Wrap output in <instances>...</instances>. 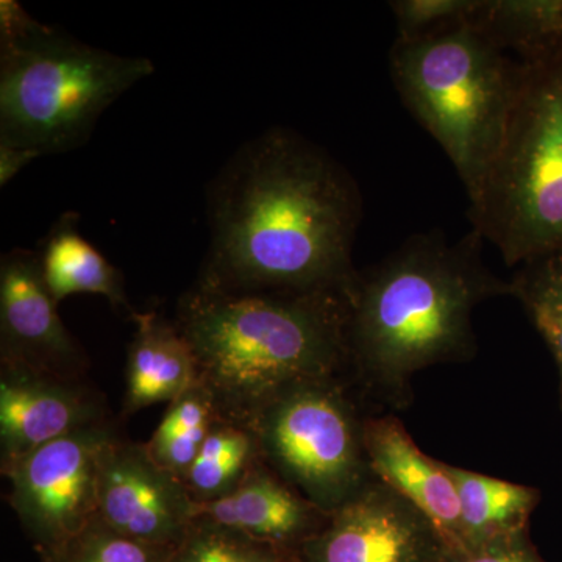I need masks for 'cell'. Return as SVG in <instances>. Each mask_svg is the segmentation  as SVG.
Masks as SVG:
<instances>
[{"instance_id": "obj_1", "label": "cell", "mask_w": 562, "mask_h": 562, "mask_svg": "<svg viewBox=\"0 0 562 562\" xmlns=\"http://www.w3.org/2000/svg\"><path fill=\"white\" fill-rule=\"evenodd\" d=\"M210 249L199 283L228 292H342L357 277V181L288 128L247 140L211 181Z\"/></svg>"}, {"instance_id": "obj_2", "label": "cell", "mask_w": 562, "mask_h": 562, "mask_svg": "<svg viewBox=\"0 0 562 562\" xmlns=\"http://www.w3.org/2000/svg\"><path fill=\"white\" fill-rule=\"evenodd\" d=\"M475 231L450 241L439 231L416 233L347 291L349 372L366 406L386 413L413 402V376L475 357L472 316L480 303L509 295L484 265Z\"/></svg>"}, {"instance_id": "obj_3", "label": "cell", "mask_w": 562, "mask_h": 562, "mask_svg": "<svg viewBox=\"0 0 562 562\" xmlns=\"http://www.w3.org/2000/svg\"><path fill=\"white\" fill-rule=\"evenodd\" d=\"M173 322L221 416L247 427L290 384L349 372L342 292H228L195 281Z\"/></svg>"}, {"instance_id": "obj_4", "label": "cell", "mask_w": 562, "mask_h": 562, "mask_svg": "<svg viewBox=\"0 0 562 562\" xmlns=\"http://www.w3.org/2000/svg\"><path fill=\"white\" fill-rule=\"evenodd\" d=\"M155 72L146 57L81 43L0 2V144L44 155L83 146L103 113Z\"/></svg>"}, {"instance_id": "obj_5", "label": "cell", "mask_w": 562, "mask_h": 562, "mask_svg": "<svg viewBox=\"0 0 562 562\" xmlns=\"http://www.w3.org/2000/svg\"><path fill=\"white\" fill-rule=\"evenodd\" d=\"M390 72L403 105L438 140L469 198L501 149L522 63L465 24L430 40H395Z\"/></svg>"}, {"instance_id": "obj_6", "label": "cell", "mask_w": 562, "mask_h": 562, "mask_svg": "<svg viewBox=\"0 0 562 562\" xmlns=\"http://www.w3.org/2000/svg\"><path fill=\"white\" fill-rule=\"evenodd\" d=\"M468 214L509 268L562 250V52L522 63L501 149Z\"/></svg>"}, {"instance_id": "obj_7", "label": "cell", "mask_w": 562, "mask_h": 562, "mask_svg": "<svg viewBox=\"0 0 562 562\" xmlns=\"http://www.w3.org/2000/svg\"><path fill=\"white\" fill-rule=\"evenodd\" d=\"M364 408L347 376L303 380L269 398L249 427L262 461L331 514L375 479L366 452Z\"/></svg>"}, {"instance_id": "obj_8", "label": "cell", "mask_w": 562, "mask_h": 562, "mask_svg": "<svg viewBox=\"0 0 562 562\" xmlns=\"http://www.w3.org/2000/svg\"><path fill=\"white\" fill-rule=\"evenodd\" d=\"M114 419L55 439L2 472L9 503L38 557L54 552L98 516L99 454L120 435Z\"/></svg>"}, {"instance_id": "obj_9", "label": "cell", "mask_w": 562, "mask_h": 562, "mask_svg": "<svg viewBox=\"0 0 562 562\" xmlns=\"http://www.w3.org/2000/svg\"><path fill=\"white\" fill-rule=\"evenodd\" d=\"M447 542L413 503L373 479L324 530L299 550V562H441Z\"/></svg>"}, {"instance_id": "obj_10", "label": "cell", "mask_w": 562, "mask_h": 562, "mask_svg": "<svg viewBox=\"0 0 562 562\" xmlns=\"http://www.w3.org/2000/svg\"><path fill=\"white\" fill-rule=\"evenodd\" d=\"M98 517L128 538L177 547L194 522L195 503L144 443L120 432L99 454Z\"/></svg>"}, {"instance_id": "obj_11", "label": "cell", "mask_w": 562, "mask_h": 562, "mask_svg": "<svg viewBox=\"0 0 562 562\" xmlns=\"http://www.w3.org/2000/svg\"><path fill=\"white\" fill-rule=\"evenodd\" d=\"M0 362L74 380L90 368L44 283L38 251L13 249L0 260Z\"/></svg>"}, {"instance_id": "obj_12", "label": "cell", "mask_w": 562, "mask_h": 562, "mask_svg": "<svg viewBox=\"0 0 562 562\" xmlns=\"http://www.w3.org/2000/svg\"><path fill=\"white\" fill-rule=\"evenodd\" d=\"M113 419L85 380L0 362V472L44 443Z\"/></svg>"}, {"instance_id": "obj_13", "label": "cell", "mask_w": 562, "mask_h": 562, "mask_svg": "<svg viewBox=\"0 0 562 562\" xmlns=\"http://www.w3.org/2000/svg\"><path fill=\"white\" fill-rule=\"evenodd\" d=\"M364 443L373 476L436 525L449 549L462 543L461 506L442 461L422 452L394 413H369Z\"/></svg>"}, {"instance_id": "obj_14", "label": "cell", "mask_w": 562, "mask_h": 562, "mask_svg": "<svg viewBox=\"0 0 562 562\" xmlns=\"http://www.w3.org/2000/svg\"><path fill=\"white\" fill-rule=\"evenodd\" d=\"M330 516L284 482L265 461L255 465L227 497L195 505V517H205L297 554L324 530Z\"/></svg>"}, {"instance_id": "obj_15", "label": "cell", "mask_w": 562, "mask_h": 562, "mask_svg": "<svg viewBox=\"0 0 562 562\" xmlns=\"http://www.w3.org/2000/svg\"><path fill=\"white\" fill-rule=\"evenodd\" d=\"M135 333L125 366L124 414L171 403L199 383L198 362L176 322L161 314L132 313Z\"/></svg>"}, {"instance_id": "obj_16", "label": "cell", "mask_w": 562, "mask_h": 562, "mask_svg": "<svg viewBox=\"0 0 562 562\" xmlns=\"http://www.w3.org/2000/svg\"><path fill=\"white\" fill-rule=\"evenodd\" d=\"M77 222L79 216L74 213L58 217L38 251L41 273L52 297L60 303L76 294L102 295L114 310L132 316L120 269L83 238Z\"/></svg>"}, {"instance_id": "obj_17", "label": "cell", "mask_w": 562, "mask_h": 562, "mask_svg": "<svg viewBox=\"0 0 562 562\" xmlns=\"http://www.w3.org/2000/svg\"><path fill=\"white\" fill-rule=\"evenodd\" d=\"M461 506L462 543L458 549L530 531L541 491L442 462Z\"/></svg>"}, {"instance_id": "obj_18", "label": "cell", "mask_w": 562, "mask_h": 562, "mask_svg": "<svg viewBox=\"0 0 562 562\" xmlns=\"http://www.w3.org/2000/svg\"><path fill=\"white\" fill-rule=\"evenodd\" d=\"M468 24L525 65L562 52V0H476Z\"/></svg>"}, {"instance_id": "obj_19", "label": "cell", "mask_w": 562, "mask_h": 562, "mask_svg": "<svg viewBox=\"0 0 562 562\" xmlns=\"http://www.w3.org/2000/svg\"><path fill=\"white\" fill-rule=\"evenodd\" d=\"M261 461L254 430L220 417L183 483L195 505L216 502L232 494Z\"/></svg>"}, {"instance_id": "obj_20", "label": "cell", "mask_w": 562, "mask_h": 562, "mask_svg": "<svg viewBox=\"0 0 562 562\" xmlns=\"http://www.w3.org/2000/svg\"><path fill=\"white\" fill-rule=\"evenodd\" d=\"M220 417L210 391L201 383L194 384L169 403L160 425L144 447L151 460L183 482Z\"/></svg>"}, {"instance_id": "obj_21", "label": "cell", "mask_w": 562, "mask_h": 562, "mask_svg": "<svg viewBox=\"0 0 562 562\" xmlns=\"http://www.w3.org/2000/svg\"><path fill=\"white\" fill-rule=\"evenodd\" d=\"M509 295L522 303L552 351L560 375L562 409V250L522 262L509 279Z\"/></svg>"}, {"instance_id": "obj_22", "label": "cell", "mask_w": 562, "mask_h": 562, "mask_svg": "<svg viewBox=\"0 0 562 562\" xmlns=\"http://www.w3.org/2000/svg\"><path fill=\"white\" fill-rule=\"evenodd\" d=\"M169 562H299V554L195 517Z\"/></svg>"}, {"instance_id": "obj_23", "label": "cell", "mask_w": 562, "mask_h": 562, "mask_svg": "<svg viewBox=\"0 0 562 562\" xmlns=\"http://www.w3.org/2000/svg\"><path fill=\"white\" fill-rule=\"evenodd\" d=\"M176 547L157 546L113 530L98 516L43 562H169Z\"/></svg>"}, {"instance_id": "obj_24", "label": "cell", "mask_w": 562, "mask_h": 562, "mask_svg": "<svg viewBox=\"0 0 562 562\" xmlns=\"http://www.w3.org/2000/svg\"><path fill=\"white\" fill-rule=\"evenodd\" d=\"M476 0H392L397 41L430 40L468 24Z\"/></svg>"}, {"instance_id": "obj_25", "label": "cell", "mask_w": 562, "mask_h": 562, "mask_svg": "<svg viewBox=\"0 0 562 562\" xmlns=\"http://www.w3.org/2000/svg\"><path fill=\"white\" fill-rule=\"evenodd\" d=\"M441 562H546L532 546L530 531L505 536L464 549H447Z\"/></svg>"}, {"instance_id": "obj_26", "label": "cell", "mask_w": 562, "mask_h": 562, "mask_svg": "<svg viewBox=\"0 0 562 562\" xmlns=\"http://www.w3.org/2000/svg\"><path fill=\"white\" fill-rule=\"evenodd\" d=\"M40 157L38 151L0 144V187H7L25 166Z\"/></svg>"}]
</instances>
